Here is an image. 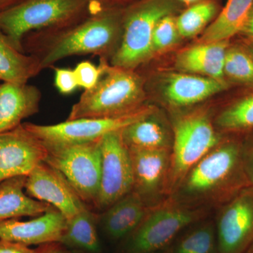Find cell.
I'll list each match as a JSON object with an SVG mask.
<instances>
[{
    "label": "cell",
    "instance_id": "36",
    "mask_svg": "<svg viewBox=\"0 0 253 253\" xmlns=\"http://www.w3.org/2000/svg\"><path fill=\"white\" fill-rule=\"evenodd\" d=\"M19 0H0V12L16 4Z\"/></svg>",
    "mask_w": 253,
    "mask_h": 253
},
{
    "label": "cell",
    "instance_id": "40",
    "mask_svg": "<svg viewBox=\"0 0 253 253\" xmlns=\"http://www.w3.org/2000/svg\"><path fill=\"white\" fill-rule=\"evenodd\" d=\"M249 54H251V56H252L253 59V43L252 45L251 46V47H250Z\"/></svg>",
    "mask_w": 253,
    "mask_h": 253
},
{
    "label": "cell",
    "instance_id": "27",
    "mask_svg": "<svg viewBox=\"0 0 253 253\" xmlns=\"http://www.w3.org/2000/svg\"><path fill=\"white\" fill-rule=\"evenodd\" d=\"M217 13V5L211 0L193 5L176 18L180 36L191 38L199 34Z\"/></svg>",
    "mask_w": 253,
    "mask_h": 253
},
{
    "label": "cell",
    "instance_id": "31",
    "mask_svg": "<svg viewBox=\"0 0 253 253\" xmlns=\"http://www.w3.org/2000/svg\"><path fill=\"white\" fill-rule=\"evenodd\" d=\"M54 84L62 94H70L76 90L78 84L74 70L71 68H54Z\"/></svg>",
    "mask_w": 253,
    "mask_h": 253
},
{
    "label": "cell",
    "instance_id": "26",
    "mask_svg": "<svg viewBox=\"0 0 253 253\" xmlns=\"http://www.w3.org/2000/svg\"><path fill=\"white\" fill-rule=\"evenodd\" d=\"M213 122L222 134L253 130V94L229 105L218 113Z\"/></svg>",
    "mask_w": 253,
    "mask_h": 253
},
{
    "label": "cell",
    "instance_id": "28",
    "mask_svg": "<svg viewBox=\"0 0 253 253\" xmlns=\"http://www.w3.org/2000/svg\"><path fill=\"white\" fill-rule=\"evenodd\" d=\"M224 74L232 81L253 86L252 56L239 48H228L224 61Z\"/></svg>",
    "mask_w": 253,
    "mask_h": 253
},
{
    "label": "cell",
    "instance_id": "21",
    "mask_svg": "<svg viewBox=\"0 0 253 253\" xmlns=\"http://www.w3.org/2000/svg\"><path fill=\"white\" fill-rule=\"evenodd\" d=\"M26 177L14 176L0 182V221L21 217H38L53 208L25 192Z\"/></svg>",
    "mask_w": 253,
    "mask_h": 253
},
{
    "label": "cell",
    "instance_id": "4",
    "mask_svg": "<svg viewBox=\"0 0 253 253\" xmlns=\"http://www.w3.org/2000/svg\"><path fill=\"white\" fill-rule=\"evenodd\" d=\"M104 7L108 6L96 0H19L0 12V29L25 52L23 41L28 33L73 22Z\"/></svg>",
    "mask_w": 253,
    "mask_h": 253
},
{
    "label": "cell",
    "instance_id": "11",
    "mask_svg": "<svg viewBox=\"0 0 253 253\" xmlns=\"http://www.w3.org/2000/svg\"><path fill=\"white\" fill-rule=\"evenodd\" d=\"M221 253H244L253 241V185L241 190L213 214Z\"/></svg>",
    "mask_w": 253,
    "mask_h": 253
},
{
    "label": "cell",
    "instance_id": "19",
    "mask_svg": "<svg viewBox=\"0 0 253 253\" xmlns=\"http://www.w3.org/2000/svg\"><path fill=\"white\" fill-rule=\"evenodd\" d=\"M121 134L129 149L172 150L173 131L156 110L126 126Z\"/></svg>",
    "mask_w": 253,
    "mask_h": 253
},
{
    "label": "cell",
    "instance_id": "23",
    "mask_svg": "<svg viewBox=\"0 0 253 253\" xmlns=\"http://www.w3.org/2000/svg\"><path fill=\"white\" fill-rule=\"evenodd\" d=\"M213 214L188 226L165 250L166 253H221Z\"/></svg>",
    "mask_w": 253,
    "mask_h": 253
},
{
    "label": "cell",
    "instance_id": "17",
    "mask_svg": "<svg viewBox=\"0 0 253 253\" xmlns=\"http://www.w3.org/2000/svg\"><path fill=\"white\" fill-rule=\"evenodd\" d=\"M227 87L224 80L189 73H174L166 79L164 94L169 106L183 108L201 102Z\"/></svg>",
    "mask_w": 253,
    "mask_h": 253
},
{
    "label": "cell",
    "instance_id": "39",
    "mask_svg": "<svg viewBox=\"0 0 253 253\" xmlns=\"http://www.w3.org/2000/svg\"><path fill=\"white\" fill-rule=\"evenodd\" d=\"M244 253H253V241Z\"/></svg>",
    "mask_w": 253,
    "mask_h": 253
},
{
    "label": "cell",
    "instance_id": "10",
    "mask_svg": "<svg viewBox=\"0 0 253 253\" xmlns=\"http://www.w3.org/2000/svg\"><path fill=\"white\" fill-rule=\"evenodd\" d=\"M121 131H111L101 139V181L94 206L104 211L132 191L131 156Z\"/></svg>",
    "mask_w": 253,
    "mask_h": 253
},
{
    "label": "cell",
    "instance_id": "33",
    "mask_svg": "<svg viewBox=\"0 0 253 253\" xmlns=\"http://www.w3.org/2000/svg\"><path fill=\"white\" fill-rule=\"evenodd\" d=\"M0 253H40L25 245L0 239Z\"/></svg>",
    "mask_w": 253,
    "mask_h": 253
},
{
    "label": "cell",
    "instance_id": "32",
    "mask_svg": "<svg viewBox=\"0 0 253 253\" xmlns=\"http://www.w3.org/2000/svg\"><path fill=\"white\" fill-rule=\"evenodd\" d=\"M247 133L246 139L241 141V156L246 176L253 185V130Z\"/></svg>",
    "mask_w": 253,
    "mask_h": 253
},
{
    "label": "cell",
    "instance_id": "7",
    "mask_svg": "<svg viewBox=\"0 0 253 253\" xmlns=\"http://www.w3.org/2000/svg\"><path fill=\"white\" fill-rule=\"evenodd\" d=\"M172 131L169 196L189 169L226 137L217 131L211 116L205 111L179 116L173 125Z\"/></svg>",
    "mask_w": 253,
    "mask_h": 253
},
{
    "label": "cell",
    "instance_id": "18",
    "mask_svg": "<svg viewBox=\"0 0 253 253\" xmlns=\"http://www.w3.org/2000/svg\"><path fill=\"white\" fill-rule=\"evenodd\" d=\"M229 41L201 42L181 51L176 58V66L184 73L224 80V66Z\"/></svg>",
    "mask_w": 253,
    "mask_h": 253
},
{
    "label": "cell",
    "instance_id": "2",
    "mask_svg": "<svg viewBox=\"0 0 253 253\" xmlns=\"http://www.w3.org/2000/svg\"><path fill=\"white\" fill-rule=\"evenodd\" d=\"M249 185L241 141L225 137L189 169L169 197L186 207L214 212Z\"/></svg>",
    "mask_w": 253,
    "mask_h": 253
},
{
    "label": "cell",
    "instance_id": "3",
    "mask_svg": "<svg viewBox=\"0 0 253 253\" xmlns=\"http://www.w3.org/2000/svg\"><path fill=\"white\" fill-rule=\"evenodd\" d=\"M99 60V81L92 88L84 90L66 121L118 117L145 106L144 81L135 70L113 66L108 59Z\"/></svg>",
    "mask_w": 253,
    "mask_h": 253
},
{
    "label": "cell",
    "instance_id": "12",
    "mask_svg": "<svg viewBox=\"0 0 253 253\" xmlns=\"http://www.w3.org/2000/svg\"><path fill=\"white\" fill-rule=\"evenodd\" d=\"M129 151L132 166L133 192L149 208L161 204L169 197L171 150Z\"/></svg>",
    "mask_w": 253,
    "mask_h": 253
},
{
    "label": "cell",
    "instance_id": "6",
    "mask_svg": "<svg viewBox=\"0 0 253 253\" xmlns=\"http://www.w3.org/2000/svg\"><path fill=\"white\" fill-rule=\"evenodd\" d=\"M213 213L186 207L168 197L161 204L150 208L140 224L126 238L124 253L165 251L188 226Z\"/></svg>",
    "mask_w": 253,
    "mask_h": 253
},
{
    "label": "cell",
    "instance_id": "1",
    "mask_svg": "<svg viewBox=\"0 0 253 253\" xmlns=\"http://www.w3.org/2000/svg\"><path fill=\"white\" fill-rule=\"evenodd\" d=\"M123 14L118 6L104 7L73 22L31 32L23 39V49L42 71L71 56L91 54L110 61L121 42Z\"/></svg>",
    "mask_w": 253,
    "mask_h": 253
},
{
    "label": "cell",
    "instance_id": "37",
    "mask_svg": "<svg viewBox=\"0 0 253 253\" xmlns=\"http://www.w3.org/2000/svg\"><path fill=\"white\" fill-rule=\"evenodd\" d=\"M43 253H68L66 251H65L64 250H62L61 249H59V248H53V249H50L47 250V251H45Z\"/></svg>",
    "mask_w": 253,
    "mask_h": 253
},
{
    "label": "cell",
    "instance_id": "8",
    "mask_svg": "<svg viewBox=\"0 0 253 253\" xmlns=\"http://www.w3.org/2000/svg\"><path fill=\"white\" fill-rule=\"evenodd\" d=\"M101 139L84 144L46 148L47 156L44 162L59 171L86 204L95 205L99 195Z\"/></svg>",
    "mask_w": 253,
    "mask_h": 253
},
{
    "label": "cell",
    "instance_id": "14",
    "mask_svg": "<svg viewBox=\"0 0 253 253\" xmlns=\"http://www.w3.org/2000/svg\"><path fill=\"white\" fill-rule=\"evenodd\" d=\"M25 189L28 196L49 204L67 219L86 207L65 176L44 162L28 174Z\"/></svg>",
    "mask_w": 253,
    "mask_h": 253
},
{
    "label": "cell",
    "instance_id": "16",
    "mask_svg": "<svg viewBox=\"0 0 253 253\" xmlns=\"http://www.w3.org/2000/svg\"><path fill=\"white\" fill-rule=\"evenodd\" d=\"M41 99L39 88L28 83L0 84V132L17 127L39 112Z\"/></svg>",
    "mask_w": 253,
    "mask_h": 253
},
{
    "label": "cell",
    "instance_id": "38",
    "mask_svg": "<svg viewBox=\"0 0 253 253\" xmlns=\"http://www.w3.org/2000/svg\"><path fill=\"white\" fill-rule=\"evenodd\" d=\"M178 1H180L181 2L185 3V4H191L196 2L198 0H178Z\"/></svg>",
    "mask_w": 253,
    "mask_h": 253
},
{
    "label": "cell",
    "instance_id": "24",
    "mask_svg": "<svg viewBox=\"0 0 253 253\" xmlns=\"http://www.w3.org/2000/svg\"><path fill=\"white\" fill-rule=\"evenodd\" d=\"M253 6V0H227L224 9L204 31L201 42L229 41L242 31Z\"/></svg>",
    "mask_w": 253,
    "mask_h": 253
},
{
    "label": "cell",
    "instance_id": "35",
    "mask_svg": "<svg viewBox=\"0 0 253 253\" xmlns=\"http://www.w3.org/2000/svg\"><path fill=\"white\" fill-rule=\"evenodd\" d=\"M101 4L108 7H113V6H117L119 3L125 2V1H129V0H96Z\"/></svg>",
    "mask_w": 253,
    "mask_h": 253
},
{
    "label": "cell",
    "instance_id": "5",
    "mask_svg": "<svg viewBox=\"0 0 253 253\" xmlns=\"http://www.w3.org/2000/svg\"><path fill=\"white\" fill-rule=\"evenodd\" d=\"M175 0H138L124 8L121 42L109 62L136 70L154 54L153 34L160 20L173 15Z\"/></svg>",
    "mask_w": 253,
    "mask_h": 253
},
{
    "label": "cell",
    "instance_id": "13",
    "mask_svg": "<svg viewBox=\"0 0 253 253\" xmlns=\"http://www.w3.org/2000/svg\"><path fill=\"white\" fill-rule=\"evenodd\" d=\"M47 156V149L23 123L0 132V182L28 176Z\"/></svg>",
    "mask_w": 253,
    "mask_h": 253
},
{
    "label": "cell",
    "instance_id": "41",
    "mask_svg": "<svg viewBox=\"0 0 253 253\" xmlns=\"http://www.w3.org/2000/svg\"><path fill=\"white\" fill-rule=\"evenodd\" d=\"M155 253H166V251H160V252Z\"/></svg>",
    "mask_w": 253,
    "mask_h": 253
},
{
    "label": "cell",
    "instance_id": "20",
    "mask_svg": "<svg viewBox=\"0 0 253 253\" xmlns=\"http://www.w3.org/2000/svg\"><path fill=\"white\" fill-rule=\"evenodd\" d=\"M149 209L131 191L105 210L101 218L104 230L111 239H126L140 224Z\"/></svg>",
    "mask_w": 253,
    "mask_h": 253
},
{
    "label": "cell",
    "instance_id": "30",
    "mask_svg": "<svg viewBox=\"0 0 253 253\" xmlns=\"http://www.w3.org/2000/svg\"><path fill=\"white\" fill-rule=\"evenodd\" d=\"M73 70L77 79L78 86L83 88L84 90L92 88L99 81L101 74V66L99 64L96 66L88 61L78 63Z\"/></svg>",
    "mask_w": 253,
    "mask_h": 253
},
{
    "label": "cell",
    "instance_id": "9",
    "mask_svg": "<svg viewBox=\"0 0 253 253\" xmlns=\"http://www.w3.org/2000/svg\"><path fill=\"white\" fill-rule=\"evenodd\" d=\"M155 110L153 106L145 105L134 112L118 117L81 118L49 126L24 124L46 148L55 147L99 140L108 133L121 130Z\"/></svg>",
    "mask_w": 253,
    "mask_h": 253
},
{
    "label": "cell",
    "instance_id": "34",
    "mask_svg": "<svg viewBox=\"0 0 253 253\" xmlns=\"http://www.w3.org/2000/svg\"><path fill=\"white\" fill-rule=\"evenodd\" d=\"M241 32H243L246 36L250 37L253 40V6L251 12H250L246 24H245L244 27Z\"/></svg>",
    "mask_w": 253,
    "mask_h": 253
},
{
    "label": "cell",
    "instance_id": "25",
    "mask_svg": "<svg viewBox=\"0 0 253 253\" xmlns=\"http://www.w3.org/2000/svg\"><path fill=\"white\" fill-rule=\"evenodd\" d=\"M61 244L86 252H99L100 243L94 213L85 207L68 219Z\"/></svg>",
    "mask_w": 253,
    "mask_h": 253
},
{
    "label": "cell",
    "instance_id": "29",
    "mask_svg": "<svg viewBox=\"0 0 253 253\" xmlns=\"http://www.w3.org/2000/svg\"><path fill=\"white\" fill-rule=\"evenodd\" d=\"M179 36L176 18L172 15L165 16L155 27L152 39L153 52L154 54L174 45L177 42Z\"/></svg>",
    "mask_w": 253,
    "mask_h": 253
},
{
    "label": "cell",
    "instance_id": "22",
    "mask_svg": "<svg viewBox=\"0 0 253 253\" xmlns=\"http://www.w3.org/2000/svg\"><path fill=\"white\" fill-rule=\"evenodd\" d=\"M42 71L38 60L18 49L0 29V81L25 84Z\"/></svg>",
    "mask_w": 253,
    "mask_h": 253
},
{
    "label": "cell",
    "instance_id": "15",
    "mask_svg": "<svg viewBox=\"0 0 253 253\" xmlns=\"http://www.w3.org/2000/svg\"><path fill=\"white\" fill-rule=\"evenodd\" d=\"M67 219L52 208L28 221L11 219L0 221V239L25 245L61 243Z\"/></svg>",
    "mask_w": 253,
    "mask_h": 253
}]
</instances>
